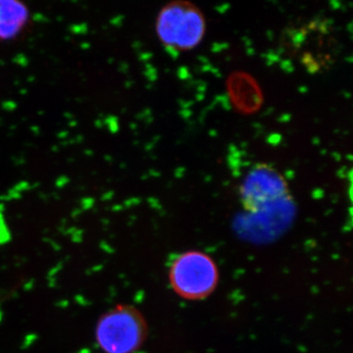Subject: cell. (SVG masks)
I'll use <instances>...</instances> for the list:
<instances>
[{
	"label": "cell",
	"instance_id": "cell-1",
	"mask_svg": "<svg viewBox=\"0 0 353 353\" xmlns=\"http://www.w3.org/2000/svg\"><path fill=\"white\" fill-rule=\"evenodd\" d=\"M205 18L194 4L175 1L158 13L157 34L165 48L188 51L196 48L205 34Z\"/></svg>",
	"mask_w": 353,
	"mask_h": 353
},
{
	"label": "cell",
	"instance_id": "cell-2",
	"mask_svg": "<svg viewBox=\"0 0 353 353\" xmlns=\"http://www.w3.org/2000/svg\"><path fill=\"white\" fill-rule=\"evenodd\" d=\"M148 334L143 315L128 305L116 306L104 313L95 328V340L104 353H134Z\"/></svg>",
	"mask_w": 353,
	"mask_h": 353
},
{
	"label": "cell",
	"instance_id": "cell-3",
	"mask_svg": "<svg viewBox=\"0 0 353 353\" xmlns=\"http://www.w3.org/2000/svg\"><path fill=\"white\" fill-rule=\"evenodd\" d=\"M334 43L331 25L322 19L292 26L285 32V48L313 73L326 69L334 61Z\"/></svg>",
	"mask_w": 353,
	"mask_h": 353
},
{
	"label": "cell",
	"instance_id": "cell-4",
	"mask_svg": "<svg viewBox=\"0 0 353 353\" xmlns=\"http://www.w3.org/2000/svg\"><path fill=\"white\" fill-rule=\"evenodd\" d=\"M218 280L217 266L205 253H183L171 266L172 287L183 299L196 301L208 296L215 290Z\"/></svg>",
	"mask_w": 353,
	"mask_h": 353
},
{
	"label": "cell",
	"instance_id": "cell-5",
	"mask_svg": "<svg viewBox=\"0 0 353 353\" xmlns=\"http://www.w3.org/2000/svg\"><path fill=\"white\" fill-rule=\"evenodd\" d=\"M240 197L245 211L259 213L290 197V188L284 175L275 167L259 163L250 169L241 182Z\"/></svg>",
	"mask_w": 353,
	"mask_h": 353
},
{
	"label": "cell",
	"instance_id": "cell-6",
	"mask_svg": "<svg viewBox=\"0 0 353 353\" xmlns=\"http://www.w3.org/2000/svg\"><path fill=\"white\" fill-rule=\"evenodd\" d=\"M30 21V10L17 0H0V41L15 39Z\"/></svg>",
	"mask_w": 353,
	"mask_h": 353
}]
</instances>
